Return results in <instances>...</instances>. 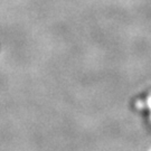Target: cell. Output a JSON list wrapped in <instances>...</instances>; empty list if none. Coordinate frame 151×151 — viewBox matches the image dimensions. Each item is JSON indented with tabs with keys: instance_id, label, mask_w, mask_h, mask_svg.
Wrapping results in <instances>:
<instances>
[]
</instances>
